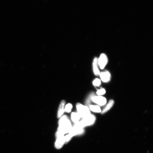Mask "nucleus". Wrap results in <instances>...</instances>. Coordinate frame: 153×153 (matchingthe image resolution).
I'll return each mask as SVG.
<instances>
[{"mask_svg": "<svg viewBox=\"0 0 153 153\" xmlns=\"http://www.w3.org/2000/svg\"><path fill=\"white\" fill-rule=\"evenodd\" d=\"M56 140L55 143V146L57 149L62 148L65 143L64 135L57 131L56 134Z\"/></svg>", "mask_w": 153, "mask_h": 153, "instance_id": "4", "label": "nucleus"}, {"mask_svg": "<svg viewBox=\"0 0 153 153\" xmlns=\"http://www.w3.org/2000/svg\"><path fill=\"white\" fill-rule=\"evenodd\" d=\"M89 108L92 111L95 113H100L101 112V109L98 105H90Z\"/></svg>", "mask_w": 153, "mask_h": 153, "instance_id": "12", "label": "nucleus"}, {"mask_svg": "<svg viewBox=\"0 0 153 153\" xmlns=\"http://www.w3.org/2000/svg\"><path fill=\"white\" fill-rule=\"evenodd\" d=\"M80 116L76 112H72L71 115V118L72 121L75 123L79 121L80 119Z\"/></svg>", "mask_w": 153, "mask_h": 153, "instance_id": "11", "label": "nucleus"}, {"mask_svg": "<svg viewBox=\"0 0 153 153\" xmlns=\"http://www.w3.org/2000/svg\"><path fill=\"white\" fill-rule=\"evenodd\" d=\"M65 101L62 100L59 105L58 112H57V117L58 118H60L62 116L65 111Z\"/></svg>", "mask_w": 153, "mask_h": 153, "instance_id": "8", "label": "nucleus"}, {"mask_svg": "<svg viewBox=\"0 0 153 153\" xmlns=\"http://www.w3.org/2000/svg\"><path fill=\"white\" fill-rule=\"evenodd\" d=\"M65 111L66 112L70 113L72 108V105L71 104H68L66 105L65 107Z\"/></svg>", "mask_w": 153, "mask_h": 153, "instance_id": "13", "label": "nucleus"}, {"mask_svg": "<svg viewBox=\"0 0 153 153\" xmlns=\"http://www.w3.org/2000/svg\"><path fill=\"white\" fill-rule=\"evenodd\" d=\"M76 108L77 113L81 118H85L91 114L89 108L80 103L76 104Z\"/></svg>", "mask_w": 153, "mask_h": 153, "instance_id": "3", "label": "nucleus"}, {"mask_svg": "<svg viewBox=\"0 0 153 153\" xmlns=\"http://www.w3.org/2000/svg\"><path fill=\"white\" fill-rule=\"evenodd\" d=\"M91 99L93 102L99 105V106H104L106 104L107 102L106 99L101 96H93L91 97Z\"/></svg>", "mask_w": 153, "mask_h": 153, "instance_id": "5", "label": "nucleus"}, {"mask_svg": "<svg viewBox=\"0 0 153 153\" xmlns=\"http://www.w3.org/2000/svg\"><path fill=\"white\" fill-rule=\"evenodd\" d=\"M108 62V57L104 53H102L98 60H97V62L101 69H103L105 68Z\"/></svg>", "mask_w": 153, "mask_h": 153, "instance_id": "6", "label": "nucleus"}, {"mask_svg": "<svg viewBox=\"0 0 153 153\" xmlns=\"http://www.w3.org/2000/svg\"><path fill=\"white\" fill-rule=\"evenodd\" d=\"M106 93V91L104 89H101L98 90L97 92V94L98 96H101L105 94Z\"/></svg>", "mask_w": 153, "mask_h": 153, "instance_id": "15", "label": "nucleus"}, {"mask_svg": "<svg viewBox=\"0 0 153 153\" xmlns=\"http://www.w3.org/2000/svg\"><path fill=\"white\" fill-rule=\"evenodd\" d=\"M59 124L57 131H60L64 135L69 133L72 128L71 122L66 115L61 117L59 120Z\"/></svg>", "mask_w": 153, "mask_h": 153, "instance_id": "1", "label": "nucleus"}, {"mask_svg": "<svg viewBox=\"0 0 153 153\" xmlns=\"http://www.w3.org/2000/svg\"><path fill=\"white\" fill-rule=\"evenodd\" d=\"M97 58H95L93 62V72L95 75L98 76L100 75V72L99 70L98 67H97Z\"/></svg>", "mask_w": 153, "mask_h": 153, "instance_id": "9", "label": "nucleus"}, {"mask_svg": "<svg viewBox=\"0 0 153 153\" xmlns=\"http://www.w3.org/2000/svg\"><path fill=\"white\" fill-rule=\"evenodd\" d=\"M114 101L113 100H111L109 101L108 104L101 111V114H104L108 112L114 106Z\"/></svg>", "mask_w": 153, "mask_h": 153, "instance_id": "10", "label": "nucleus"}, {"mask_svg": "<svg viewBox=\"0 0 153 153\" xmlns=\"http://www.w3.org/2000/svg\"><path fill=\"white\" fill-rule=\"evenodd\" d=\"M101 81L103 82H108L110 81L111 74L108 71H105L101 73L100 74Z\"/></svg>", "mask_w": 153, "mask_h": 153, "instance_id": "7", "label": "nucleus"}, {"mask_svg": "<svg viewBox=\"0 0 153 153\" xmlns=\"http://www.w3.org/2000/svg\"><path fill=\"white\" fill-rule=\"evenodd\" d=\"M96 118L94 115L90 114L86 117L83 118L81 121L77 123L82 128L93 125L94 123Z\"/></svg>", "mask_w": 153, "mask_h": 153, "instance_id": "2", "label": "nucleus"}, {"mask_svg": "<svg viewBox=\"0 0 153 153\" xmlns=\"http://www.w3.org/2000/svg\"><path fill=\"white\" fill-rule=\"evenodd\" d=\"M93 83L94 85L99 87L101 84V80L98 78H96L93 81Z\"/></svg>", "mask_w": 153, "mask_h": 153, "instance_id": "14", "label": "nucleus"}]
</instances>
